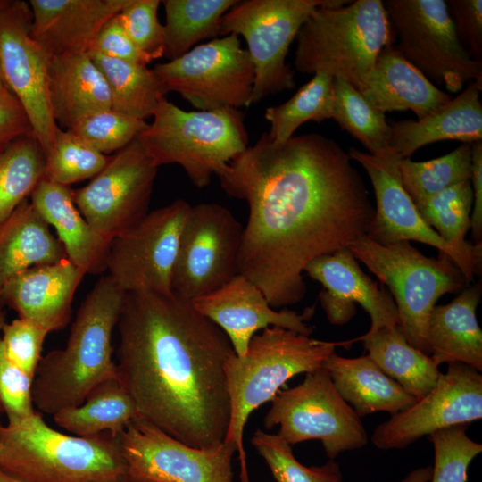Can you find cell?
I'll return each mask as SVG.
<instances>
[{
	"label": "cell",
	"instance_id": "obj_1",
	"mask_svg": "<svg viewBox=\"0 0 482 482\" xmlns=\"http://www.w3.org/2000/svg\"><path fill=\"white\" fill-rule=\"evenodd\" d=\"M217 177L249 207L238 273L274 309L302 301L305 267L366 235L374 216L347 152L318 133L275 143L264 132Z\"/></svg>",
	"mask_w": 482,
	"mask_h": 482
},
{
	"label": "cell",
	"instance_id": "obj_2",
	"mask_svg": "<svg viewBox=\"0 0 482 482\" xmlns=\"http://www.w3.org/2000/svg\"><path fill=\"white\" fill-rule=\"evenodd\" d=\"M117 377L139 418L198 449L224 443L230 421L227 335L191 302L127 293L117 324Z\"/></svg>",
	"mask_w": 482,
	"mask_h": 482
},
{
	"label": "cell",
	"instance_id": "obj_3",
	"mask_svg": "<svg viewBox=\"0 0 482 482\" xmlns=\"http://www.w3.org/2000/svg\"><path fill=\"white\" fill-rule=\"evenodd\" d=\"M125 296L108 275L96 282L77 312L66 345L38 363L32 386L38 412L53 416L78 406L97 385L118 378L112 336Z\"/></svg>",
	"mask_w": 482,
	"mask_h": 482
},
{
	"label": "cell",
	"instance_id": "obj_4",
	"mask_svg": "<svg viewBox=\"0 0 482 482\" xmlns=\"http://www.w3.org/2000/svg\"><path fill=\"white\" fill-rule=\"evenodd\" d=\"M0 470L24 482H128L117 437L61 433L37 411L0 423Z\"/></svg>",
	"mask_w": 482,
	"mask_h": 482
},
{
	"label": "cell",
	"instance_id": "obj_5",
	"mask_svg": "<svg viewBox=\"0 0 482 482\" xmlns=\"http://www.w3.org/2000/svg\"><path fill=\"white\" fill-rule=\"evenodd\" d=\"M392 32L381 0H327L296 35L295 68L328 74L360 91L379 53L393 45Z\"/></svg>",
	"mask_w": 482,
	"mask_h": 482
},
{
	"label": "cell",
	"instance_id": "obj_6",
	"mask_svg": "<svg viewBox=\"0 0 482 482\" xmlns=\"http://www.w3.org/2000/svg\"><path fill=\"white\" fill-rule=\"evenodd\" d=\"M338 345L345 346V341L319 340L270 327L253 337L244 355L229 358L225 372L230 421L224 442L238 453L242 482H249L243 436L251 413L271 401L288 379L321 367Z\"/></svg>",
	"mask_w": 482,
	"mask_h": 482
},
{
	"label": "cell",
	"instance_id": "obj_7",
	"mask_svg": "<svg viewBox=\"0 0 482 482\" xmlns=\"http://www.w3.org/2000/svg\"><path fill=\"white\" fill-rule=\"evenodd\" d=\"M153 117L137 140L158 167L179 165L198 188L249 146L238 109L186 111L163 96Z\"/></svg>",
	"mask_w": 482,
	"mask_h": 482
},
{
	"label": "cell",
	"instance_id": "obj_8",
	"mask_svg": "<svg viewBox=\"0 0 482 482\" xmlns=\"http://www.w3.org/2000/svg\"><path fill=\"white\" fill-rule=\"evenodd\" d=\"M347 248L390 289L409 344L430 355V313L443 295L467 287L461 271L448 258H428L408 241L381 245L363 235Z\"/></svg>",
	"mask_w": 482,
	"mask_h": 482
},
{
	"label": "cell",
	"instance_id": "obj_9",
	"mask_svg": "<svg viewBox=\"0 0 482 482\" xmlns=\"http://www.w3.org/2000/svg\"><path fill=\"white\" fill-rule=\"evenodd\" d=\"M395 47L431 82L453 94L469 83L482 85V61L470 54L461 42L444 0H386L383 2Z\"/></svg>",
	"mask_w": 482,
	"mask_h": 482
},
{
	"label": "cell",
	"instance_id": "obj_10",
	"mask_svg": "<svg viewBox=\"0 0 482 482\" xmlns=\"http://www.w3.org/2000/svg\"><path fill=\"white\" fill-rule=\"evenodd\" d=\"M327 0L237 1L220 19V36L236 34L247 45L254 70L252 104L295 87L286 63L291 43L310 15Z\"/></svg>",
	"mask_w": 482,
	"mask_h": 482
},
{
	"label": "cell",
	"instance_id": "obj_11",
	"mask_svg": "<svg viewBox=\"0 0 482 482\" xmlns=\"http://www.w3.org/2000/svg\"><path fill=\"white\" fill-rule=\"evenodd\" d=\"M263 424L268 429L278 425V435L291 446L320 440L330 460L368 443L361 418L338 394L323 366L307 373L296 386L278 391Z\"/></svg>",
	"mask_w": 482,
	"mask_h": 482
},
{
	"label": "cell",
	"instance_id": "obj_12",
	"mask_svg": "<svg viewBox=\"0 0 482 482\" xmlns=\"http://www.w3.org/2000/svg\"><path fill=\"white\" fill-rule=\"evenodd\" d=\"M153 70L165 94L179 93L197 110H239L252 104L254 70L236 34L197 45Z\"/></svg>",
	"mask_w": 482,
	"mask_h": 482
},
{
	"label": "cell",
	"instance_id": "obj_13",
	"mask_svg": "<svg viewBox=\"0 0 482 482\" xmlns=\"http://www.w3.org/2000/svg\"><path fill=\"white\" fill-rule=\"evenodd\" d=\"M243 226L216 203L192 205L184 225L175 262L171 292L193 302L238 274Z\"/></svg>",
	"mask_w": 482,
	"mask_h": 482
},
{
	"label": "cell",
	"instance_id": "obj_14",
	"mask_svg": "<svg viewBox=\"0 0 482 482\" xmlns=\"http://www.w3.org/2000/svg\"><path fill=\"white\" fill-rule=\"evenodd\" d=\"M191 206L183 199L175 200L148 212L112 240L106 270L124 293H172L173 270Z\"/></svg>",
	"mask_w": 482,
	"mask_h": 482
},
{
	"label": "cell",
	"instance_id": "obj_15",
	"mask_svg": "<svg viewBox=\"0 0 482 482\" xmlns=\"http://www.w3.org/2000/svg\"><path fill=\"white\" fill-rule=\"evenodd\" d=\"M158 168L136 138L111 155L87 185L72 190L75 205L112 242L148 213Z\"/></svg>",
	"mask_w": 482,
	"mask_h": 482
},
{
	"label": "cell",
	"instance_id": "obj_16",
	"mask_svg": "<svg viewBox=\"0 0 482 482\" xmlns=\"http://www.w3.org/2000/svg\"><path fill=\"white\" fill-rule=\"evenodd\" d=\"M127 466L128 482H232L236 448L222 443L213 449L186 445L141 418L117 436Z\"/></svg>",
	"mask_w": 482,
	"mask_h": 482
},
{
	"label": "cell",
	"instance_id": "obj_17",
	"mask_svg": "<svg viewBox=\"0 0 482 482\" xmlns=\"http://www.w3.org/2000/svg\"><path fill=\"white\" fill-rule=\"evenodd\" d=\"M32 13L22 1L0 4V64L5 83L23 107L32 132L46 154L58 126L48 96L50 57L30 34Z\"/></svg>",
	"mask_w": 482,
	"mask_h": 482
},
{
	"label": "cell",
	"instance_id": "obj_18",
	"mask_svg": "<svg viewBox=\"0 0 482 482\" xmlns=\"http://www.w3.org/2000/svg\"><path fill=\"white\" fill-rule=\"evenodd\" d=\"M347 154L366 170L375 193L376 209L366 233L368 237L381 245L417 241L431 245L461 271L468 284L475 274H480L482 259L458 251L424 220L401 182L400 157L394 152L375 156L356 148H349Z\"/></svg>",
	"mask_w": 482,
	"mask_h": 482
},
{
	"label": "cell",
	"instance_id": "obj_19",
	"mask_svg": "<svg viewBox=\"0 0 482 482\" xmlns=\"http://www.w3.org/2000/svg\"><path fill=\"white\" fill-rule=\"evenodd\" d=\"M481 419L482 375L452 362L428 394L378 425L371 442L381 450L403 449L436 430Z\"/></svg>",
	"mask_w": 482,
	"mask_h": 482
},
{
	"label": "cell",
	"instance_id": "obj_20",
	"mask_svg": "<svg viewBox=\"0 0 482 482\" xmlns=\"http://www.w3.org/2000/svg\"><path fill=\"white\" fill-rule=\"evenodd\" d=\"M192 304L227 335L237 356L246 353L258 331L270 327L306 336L312 332L307 321L312 317L315 306L306 308L302 313L287 308L278 311L252 280L239 273L218 290L194 300Z\"/></svg>",
	"mask_w": 482,
	"mask_h": 482
},
{
	"label": "cell",
	"instance_id": "obj_21",
	"mask_svg": "<svg viewBox=\"0 0 482 482\" xmlns=\"http://www.w3.org/2000/svg\"><path fill=\"white\" fill-rule=\"evenodd\" d=\"M304 272L323 286L319 299L331 324L341 326L349 322L359 304L370 318L366 334L399 326L394 299L362 271L348 248L316 258L305 267Z\"/></svg>",
	"mask_w": 482,
	"mask_h": 482
},
{
	"label": "cell",
	"instance_id": "obj_22",
	"mask_svg": "<svg viewBox=\"0 0 482 482\" xmlns=\"http://www.w3.org/2000/svg\"><path fill=\"white\" fill-rule=\"evenodd\" d=\"M130 0H30V34L50 57L89 54L103 26Z\"/></svg>",
	"mask_w": 482,
	"mask_h": 482
},
{
	"label": "cell",
	"instance_id": "obj_23",
	"mask_svg": "<svg viewBox=\"0 0 482 482\" xmlns=\"http://www.w3.org/2000/svg\"><path fill=\"white\" fill-rule=\"evenodd\" d=\"M84 276L67 258L35 266L6 282L0 299L19 318L32 320L49 333L57 331L71 320L73 297Z\"/></svg>",
	"mask_w": 482,
	"mask_h": 482
},
{
	"label": "cell",
	"instance_id": "obj_24",
	"mask_svg": "<svg viewBox=\"0 0 482 482\" xmlns=\"http://www.w3.org/2000/svg\"><path fill=\"white\" fill-rule=\"evenodd\" d=\"M482 85L472 81L456 96L419 120L390 124V148L401 159L420 147L445 140L482 141Z\"/></svg>",
	"mask_w": 482,
	"mask_h": 482
},
{
	"label": "cell",
	"instance_id": "obj_25",
	"mask_svg": "<svg viewBox=\"0 0 482 482\" xmlns=\"http://www.w3.org/2000/svg\"><path fill=\"white\" fill-rule=\"evenodd\" d=\"M383 113L411 111L418 120L447 103L439 89L391 45L378 54L359 91Z\"/></svg>",
	"mask_w": 482,
	"mask_h": 482
},
{
	"label": "cell",
	"instance_id": "obj_26",
	"mask_svg": "<svg viewBox=\"0 0 482 482\" xmlns=\"http://www.w3.org/2000/svg\"><path fill=\"white\" fill-rule=\"evenodd\" d=\"M29 197L37 212L54 229L68 260L85 275L106 271L111 241L81 215L70 187L43 179Z\"/></svg>",
	"mask_w": 482,
	"mask_h": 482
},
{
	"label": "cell",
	"instance_id": "obj_27",
	"mask_svg": "<svg viewBox=\"0 0 482 482\" xmlns=\"http://www.w3.org/2000/svg\"><path fill=\"white\" fill-rule=\"evenodd\" d=\"M48 96L53 117L65 129L89 114L112 108L106 80L88 54L50 59Z\"/></svg>",
	"mask_w": 482,
	"mask_h": 482
},
{
	"label": "cell",
	"instance_id": "obj_28",
	"mask_svg": "<svg viewBox=\"0 0 482 482\" xmlns=\"http://www.w3.org/2000/svg\"><path fill=\"white\" fill-rule=\"evenodd\" d=\"M481 293L479 281L465 287L451 303L432 310L427 337L436 365L459 362L482 370V330L476 316Z\"/></svg>",
	"mask_w": 482,
	"mask_h": 482
},
{
	"label": "cell",
	"instance_id": "obj_29",
	"mask_svg": "<svg viewBox=\"0 0 482 482\" xmlns=\"http://www.w3.org/2000/svg\"><path fill=\"white\" fill-rule=\"evenodd\" d=\"M322 366L338 394L360 418L378 411L393 415L417 400L368 355L346 358L334 352Z\"/></svg>",
	"mask_w": 482,
	"mask_h": 482
},
{
	"label": "cell",
	"instance_id": "obj_30",
	"mask_svg": "<svg viewBox=\"0 0 482 482\" xmlns=\"http://www.w3.org/2000/svg\"><path fill=\"white\" fill-rule=\"evenodd\" d=\"M64 258L62 245L29 199L0 224V289L28 269Z\"/></svg>",
	"mask_w": 482,
	"mask_h": 482
},
{
	"label": "cell",
	"instance_id": "obj_31",
	"mask_svg": "<svg viewBox=\"0 0 482 482\" xmlns=\"http://www.w3.org/2000/svg\"><path fill=\"white\" fill-rule=\"evenodd\" d=\"M347 341L349 345L362 341L367 355L416 399L428 394L441 374L432 357L410 345L399 326L382 328Z\"/></svg>",
	"mask_w": 482,
	"mask_h": 482
},
{
	"label": "cell",
	"instance_id": "obj_32",
	"mask_svg": "<svg viewBox=\"0 0 482 482\" xmlns=\"http://www.w3.org/2000/svg\"><path fill=\"white\" fill-rule=\"evenodd\" d=\"M52 417L57 426L77 436L109 433L117 437L139 414L115 378L97 385L81 404L62 409Z\"/></svg>",
	"mask_w": 482,
	"mask_h": 482
},
{
	"label": "cell",
	"instance_id": "obj_33",
	"mask_svg": "<svg viewBox=\"0 0 482 482\" xmlns=\"http://www.w3.org/2000/svg\"><path fill=\"white\" fill-rule=\"evenodd\" d=\"M88 55L106 80L113 110L143 120L153 116L166 95L153 69L96 51Z\"/></svg>",
	"mask_w": 482,
	"mask_h": 482
},
{
	"label": "cell",
	"instance_id": "obj_34",
	"mask_svg": "<svg viewBox=\"0 0 482 482\" xmlns=\"http://www.w3.org/2000/svg\"><path fill=\"white\" fill-rule=\"evenodd\" d=\"M236 0H163L166 22L163 56L169 61L185 54L203 39L220 36L221 17Z\"/></svg>",
	"mask_w": 482,
	"mask_h": 482
},
{
	"label": "cell",
	"instance_id": "obj_35",
	"mask_svg": "<svg viewBox=\"0 0 482 482\" xmlns=\"http://www.w3.org/2000/svg\"><path fill=\"white\" fill-rule=\"evenodd\" d=\"M45 179V154L33 133L0 151V224Z\"/></svg>",
	"mask_w": 482,
	"mask_h": 482
},
{
	"label": "cell",
	"instance_id": "obj_36",
	"mask_svg": "<svg viewBox=\"0 0 482 482\" xmlns=\"http://www.w3.org/2000/svg\"><path fill=\"white\" fill-rule=\"evenodd\" d=\"M333 85L332 76L316 73L287 102L267 108L264 116L270 125L267 132L270 138L281 143L292 137L304 122L332 119Z\"/></svg>",
	"mask_w": 482,
	"mask_h": 482
},
{
	"label": "cell",
	"instance_id": "obj_37",
	"mask_svg": "<svg viewBox=\"0 0 482 482\" xmlns=\"http://www.w3.org/2000/svg\"><path fill=\"white\" fill-rule=\"evenodd\" d=\"M334 107L332 119L340 128L361 142L375 156H384L390 148V124L385 113L373 106L351 84L334 79Z\"/></svg>",
	"mask_w": 482,
	"mask_h": 482
},
{
	"label": "cell",
	"instance_id": "obj_38",
	"mask_svg": "<svg viewBox=\"0 0 482 482\" xmlns=\"http://www.w3.org/2000/svg\"><path fill=\"white\" fill-rule=\"evenodd\" d=\"M473 190L470 180L453 185L417 205L424 220L449 245L469 256L482 259V242L470 244Z\"/></svg>",
	"mask_w": 482,
	"mask_h": 482
},
{
	"label": "cell",
	"instance_id": "obj_39",
	"mask_svg": "<svg viewBox=\"0 0 482 482\" xmlns=\"http://www.w3.org/2000/svg\"><path fill=\"white\" fill-rule=\"evenodd\" d=\"M398 171L404 189L417 206L453 185L470 180L471 144L462 143L452 152L425 162L400 159Z\"/></svg>",
	"mask_w": 482,
	"mask_h": 482
},
{
	"label": "cell",
	"instance_id": "obj_40",
	"mask_svg": "<svg viewBox=\"0 0 482 482\" xmlns=\"http://www.w3.org/2000/svg\"><path fill=\"white\" fill-rule=\"evenodd\" d=\"M105 155L69 129L58 128L54 144L45 154V179L70 187L94 178L108 163Z\"/></svg>",
	"mask_w": 482,
	"mask_h": 482
},
{
	"label": "cell",
	"instance_id": "obj_41",
	"mask_svg": "<svg viewBox=\"0 0 482 482\" xmlns=\"http://www.w3.org/2000/svg\"><path fill=\"white\" fill-rule=\"evenodd\" d=\"M252 445L264 459L277 482H342L339 465L330 460L321 466L306 467L299 462L291 445L279 435L257 429Z\"/></svg>",
	"mask_w": 482,
	"mask_h": 482
},
{
	"label": "cell",
	"instance_id": "obj_42",
	"mask_svg": "<svg viewBox=\"0 0 482 482\" xmlns=\"http://www.w3.org/2000/svg\"><path fill=\"white\" fill-rule=\"evenodd\" d=\"M147 125L145 120L111 108L80 119L69 130L98 152L109 155L135 140Z\"/></svg>",
	"mask_w": 482,
	"mask_h": 482
},
{
	"label": "cell",
	"instance_id": "obj_43",
	"mask_svg": "<svg viewBox=\"0 0 482 482\" xmlns=\"http://www.w3.org/2000/svg\"><path fill=\"white\" fill-rule=\"evenodd\" d=\"M469 424L442 428L428 436L434 448L431 482H466L468 469L482 445L467 435Z\"/></svg>",
	"mask_w": 482,
	"mask_h": 482
},
{
	"label": "cell",
	"instance_id": "obj_44",
	"mask_svg": "<svg viewBox=\"0 0 482 482\" xmlns=\"http://www.w3.org/2000/svg\"><path fill=\"white\" fill-rule=\"evenodd\" d=\"M159 0H130L119 13L137 48L154 60L163 56L164 29L158 20Z\"/></svg>",
	"mask_w": 482,
	"mask_h": 482
},
{
	"label": "cell",
	"instance_id": "obj_45",
	"mask_svg": "<svg viewBox=\"0 0 482 482\" xmlns=\"http://www.w3.org/2000/svg\"><path fill=\"white\" fill-rule=\"evenodd\" d=\"M48 334L46 329L34 321L17 318L4 324L0 341L6 357L34 378Z\"/></svg>",
	"mask_w": 482,
	"mask_h": 482
},
{
	"label": "cell",
	"instance_id": "obj_46",
	"mask_svg": "<svg viewBox=\"0 0 482 482\" xmlns=\"http://www.w3.org/2000/svg\"><path fill=\"white\" fill-rule=\"evenodd\" d=\"M34 378L12 363L4 354L0 341V412L8 421L33 414Z\"/></svg>",
	"mask_w": 482,
	"mask_h": 482
},
{
	"label": "cell",
	"instance_id": "obj_47",
	"mask_svg": "<svg viewBox=\"0 0 482 482\" xmlns=\"http://www.w3.org/2000/svg\"><path fill=\"white\" fill-rule=\"evenodd\" d=\"M92 51L108 57L144 65H148L153 61L131 40L122 25L119 13L103 26Z\"/></svg>",
	"mask_w": 482,
	"mask_h": 482
},
{
	"label": "cell",
	"instance_id": "obj_48",
	"mask_svg": "<svg viewBox=\"0 0 482 482\" xmlns=\"http://www.w3.org/2000/svg\"><path fill=\"white\" fill-rule=\"evenodd\" d=\"M446 4L461 42L469 47L472 58L481 61L482 1L450 0Z\"/></svg>",
	"mask_w": 482,
	"mask_h": 482
},
{
	"label": "cell",
	"instance_id": "obj_49",
	"mask_svg": "<svg viewBox=\"0 0 482 482\" xmlns=\"http://www.w3.org/2000/svg\"><path fill=\"white\" fill-rule=\"evenodd\" d=\"M33 133L27 114L11 92L0 96V151L13 140Z\"/></svg>",
	"mask_w": 482,
	"mask_h": 482
},
{
	"label": "cell",
	"instance_id": "obj_50",
	"mask_svg": "<svg viewBox=\"0 0 482 482\" xmlns=\"http://www.w3.org/2000/svg\"><path fill=\"white\" fill-rule=\"evenodd\" d=\"M473 190L470 225L475 244L481 243L482 237V141L471 144V176Z\"/></svg>",
	"mask_w": 482,
	"mask_h": 482
},
{
	"label": "cell",
	"instance_id": "obj_51",
	"mask_svg": "<svg viewBox=\"0 0 482 482\" xmlns=\"http://www.w3.org/2000/svg\"><path fill=\"white\" fill-rule=\"evenodd\" d=\"M431 476L432 466H427L411 470L399 482H428Z\"/></svg>",
	"mask_w": 482,
	"mask_h": 482
},
{
	"label": "cell",
	"instance_id": "obj_52",
	"mask_svg": "<svg viewBox=\"0 0 482 482\" xmlns=\"http://www.w3.org/2000/svg\"><path fill=\"white\" fill-rule=\"evenodd\" d=\"M8 93H11V90L9 89V87H7L5 83L2 68H1V64H0V96H4Z\"/></svg>",
	"mask_w": 482,
	"mask_h": 482
},
{
	"label": "cell",
	"instance_id": "obj_53",
	"mask_svg": "<svg viewBox=\"0 0 482 482\" xmlns=\"http://www.w3.org/2000/svg\"><path fill=\"white\" fill-rule=\"evenodd\" d=\"M4 305L3 302L0 299V334H1V331H2L4 324L7 322L6 320H5V312H4Z\"/></svg>",
	"mask_w": 482,
	"mask_h": 482
},
{
	"label": "cell",
	"instance_id": "obj_54",
	"mask_svg": "<svg viewBox=\"0 0 482 482\" xmlns=\"http://www.w3.org/2000/svg\"><path fill=\"white\" fill-rule=\"evenodd\" d=\"M0 482H24V481L14 478L5 474L2 470H0Z\"/></svg>",
	"mask_w": 482,
	"mask_h": 482
},
{
	"label": "cell",
	"instance_id": "obj_55",
	"mask_svg": "<svg viewBox=\"0 0 482 482\" xmlns=\"http://www.w3.org/2000/svg\"><path fill=\"white\" fill-rule=\"evenodd\" d=\"M2 1H0V4H1Z\"/></svg>",
	"mask_w": 482,
	"mask_h": 482
}]
</instances>
